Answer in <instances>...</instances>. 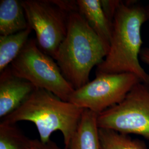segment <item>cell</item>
<instances>
[{
  "mask_svg": "<svg viewBox=\"0 0 149 149\" xmlns=\"http://www.w3.org/2000/svg\"><path fill=\"white\" fill-rule=\"evenodd\" d=\"M148 21L145 7L137 1H120L112 21V36L106 58L96 75L128 73L149 85V74L140 64L141 30Z\"/></svg>",
  "mask_w": 149,
  "mask_h": 149,
  "instance_id": "obj_1",
  "label": "cell"
},
{
  "mask_svg": "<svg viewBox=\"0 0 149 149\" xmlns=\"http://www.w3.org/2000/svg\"><path fill=\"white\" fill-rule=\"evenodd\" d=\"M33 140L24 135L16 124L0 123V149H32Z\"/></svg>",
  "mask_w": 149,
  "mask_h": 149,
  "instance_id": "obj_14",
  "label": "cell"
},
{
  "mask_svg": "<svg viewBox=\"0 0 149 149\" xmlns=\"http://www.w3.org/2000/svg\"><path fill=\"white\" fill-rule=\"evenodd\" d=\"M109 48L79 11H74L69 15L67 33L54 60L76 90L90 82L91 70L103 61Z\"/></svg>",
  "mask_w": 149,
  "mask_h": 149,
  "instance_id": "obj_2",
  "label": "cell"
},
{
  "mask_svg": "<svg viewBox=\"0 0 149 149\" xmlns=\"http://www.w3.org/2000/svg\"><path fill=\"white\" fill-rule=\"evenodd\" d=\"M84 110L48 91L37 88L21 106L1 121L12 124L21 121L34 123L42 143L51 140L52 134L59 131L63 134L66 149L79 126Z\"/></svg>",
  "mask_w": 149,
  "mask_h": 149,
  "instance_id": "obj_3",
  "label": "cell"
},
{
  "mask_svg": "<svg viewBox=\"0 0 149 149\" xmlns=\"http://www.w3.org/2000/svg\"><path fill=\"white\" fill-rule=\"evenodd\" d=\"M98 114L84 109L77 129L66 149H100Z\"/></svg>",
  "mask_w": 149,
  "mask_h": 149,
  "instance_id": "obj_10",
  "label": "cell"
},
{
  "mask_svg": "<svg viewBox=\"0 0 149 149\" xmlns=\"http://www.w3.org/2000/svg\"><path fill=\"white\" fill-rule=\"evenodd\" d=\"M32 148L33 149H61L57 144L52 140L47 143H42L37 139L33 140Z\"/></svg>",
  "mask_w": 149,
  "mask_h": 149,
  "instance_id": "obj_16",
  "label": "cell"
},
{
  "mask_svg": "<svg viewBox=\"0 0 149 149\" xmlns=\"http://www.w3.org/2000/svg\"><path fill=\"white\" fill-rule=\"evenodd\" d=\"M146 11V14H147V18H148V21L149 22V3L148 5L145 6Z\"/></svg>",
  "mask_w": 149,
  "mask_h": 149,
  "instance_id": "obj_18",
  "label": "cell"
},
{
  "mask_svg": "<svg viewBox=\"0 0 149 149\" xmlns=\"http://www.w3.org/2000/svg\"><path fill=\"white\" fill-rule=\"evenodd\" d=\"M33 149V148H32V149Z\"/></svg>",
  "mask_w": 149,
  "mask_h": 149,
  "instance_id": "obj_19",
  "label": "cell"
},
{
  "mask_svg": "<svg viewBox=\"0 0 149 149\" xmlns=\"http://www.w3.org/2000/svg\"><path fill=\"white\" fill-rule=\"evenodd\" d=\"M22 4L39 47L55 59L68 31V17L53 1L24 0Z\"/></svg>",
  "mask_w": 149,
  "mask_h": 149,
  "instance_id": "obj_7",
  "label": "cell"
},
{
  "mask_svg": "<svg viewBox=\"0 0 149 149\" xmlns=\"http://www.w3.org/2000/svg\"><path fill=\"white\" fill-rule=\"evenodd\" d=\"M30 27L8 36H0V72L7 68L21 52L29 40Z\"/></svg>",
  "mask_w": 149,
  "mask_h": 149,
  "instance_id": "obj_12",
  "label": "cell"
},
{
  "mask_svg": "<svg viewBox=\"0 0 149 149\" xmlns=\"http://www.w3.org/2000/svg\"><path fill=\"white\" fill-rule=\"evenodd\" d=\"M99 128L149 140V85L139 82L123 101L98 114Z\"/></svg>",
  "mask_w": 149,
  "mask_h": 149,
  "instance_id": "obj_5",
  "label": "cell"
},
{
  "mask_svg": "<svg viewBox=\"0 0 149 149\" xmlns=\"http://www.w3.org/2000/svg\"><path fill=\"white\" fill-rule=\"evenodd\" d=\"M8 67L13 74L65 101H68L74 91L64 77L56 61L39 47L36 39H29Z\"/></svg>",
  "mask_w": 149,
  "mask_h": 149,
  "instance_id": "obj_4",
  "label": "cell"
},
{
  "mask_svg": "<svg viewBox=\"0 0 149 149\" xmlns=\"http://www.w3.org/2000/svg\"><path fill=\"white\" fill-rule=\"evenodd\" d=\"M29 27L21 1L1 0L0 1L1 36L13 34Z\"/></svg>",
  "mask_w": 149,
  "mask_h": 149,
  "instance_id": "obj_11",
  "label": "cell"
},
{
  "mask_svg": "<svg viewBox=\"0 0 149 149\" xmlns=\"http://www.w3.org/2000/svg\"><path fill=\"white\" fill-rule=\"evenodd\" d=\"M100 149H149L144 141L111 129L99 128Z\"/></svg>",
  "mask_w": 149,
  "mask_h": 149,
  "instance_id": "obj_13",
  "label": "cell"
},
{
  "mask_svg": "<svg viewBox=\"0 0 149 149\" xmlns=\"http://www.w3.org/2000/svg\"><path fill=\"white\" fill-rule=\"evenodd\" d=\"M139 82L132 74L96 75L94 80L74 90L68 101L99 114L123 101Z\"/></svg>",
  "mask_w": 149,
  "mask_h": 149,
  "instance_id": "obj_6",
  "label": "cell"
},
{
  "mask_svg": "<svg viewBox=\"0 0 149 149\" xmlns=\"http://www.w3.org/2000/svg\"><path fill=\"white\" fill-rule=\"evenodd\" d=\"M140 59L149 66V47L142 48L140 54Z\"/></svg>",
  "mask_w": 149,
  "mask_h": 149,
  "instance_id": "obj_17",
  "label": "cell"
},
{
  "mask_svg": "<svg viewBox=\"0 0 149 149\" xmlns=\"http://www.w3.org/2000/svg\"><path fill=\"white\" fill-rule=\"evenodd\" d=\"M102 7L108 19L112 23L116 11L120 1H106L101 0Z\"/></svg>",
  "mask_w": 149,
  "mask_h": 149,
  "instance_id": "obj_15",
  "label": "cell"
},
{
  "mask_svg": "<svg viewBox=\"0 0 149 149\" xmlns=\"http://www.w3.org/2000/svg\"><path fill=\"white\" fill-rule=\"evenodd\" d=\"M78 11L97 35L109 47L112 23L102 7L101 0H77Z\"/></svg>",
  "mask_w": 149,
  "mask_h": 149,
  "instance_id": "obj_9",
  "label": "cell"
},
{
  "mask_svg": "<svg viewBox=\"0 0 149 149\" xmlns=\"http://www.w3.org/2000/svg\"><path fill=\"white\" fill-rule=\"evenodd\" d=\"M36 87L12 74L8 67L0 76V118L10 115L27 101Z\"/></svg>",
  "mask_w": 149,
  "mask_h": 149,
  "instance_id": "obj_8",
  "label": "cell"
}]
</instances>
